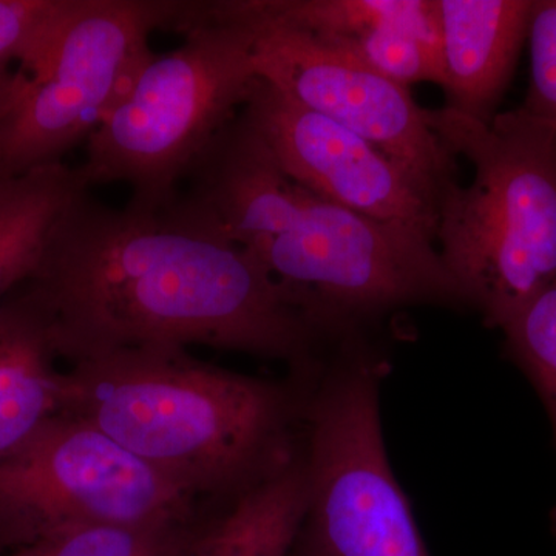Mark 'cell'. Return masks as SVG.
Returning <instances> with one entry per match:
<instances>
[{"label": "cell", "instance_id": "1", "mask_svg": "<svg viewBox=\"0 0 556 556\" xmlns=\"http://www.w3.org/2000/svg\"><path fill=\"white\" fill-rule=\"evenodd\" d=\"M70 365L139 348H217L313 371L334 346L254 255L170 208H65L22 285Z\"/></svg>", "mask_w": 556, "mask_h": 556}, {"label": "cell", "instance_id": "2", "mask_svg": "<svg viewBox=\"0 0 556 556\" xmlns=\"http://www.w3.org/2000/svg\"><path fill=\"white\" fill-rule=\"evenodd\" d=\"M186 179L174 211L247 249L331 338L405 306H466L433 241L300 185L243 115Z\"/></svg>", "mask_w": 556, "mask_h": 556}, {"label": "cell", "instance_id": "3", "mask_svg": "<svg viewBox=\"0 0 556 556\" xmlns=\"http://www.w3.org/2000/svg\"><path fill=\"white\" fill-rule=\"evenodd\" d=\"M79 416L204 506L240 495L300 448L305 390L241 375L179 348H139L70 365Z\"/></svg>", "mask_w": 556, "mask_h": 556}, {"label": "cell", "instance_id": "4", "mask_svg": "<svg viewBox=\"0 0 556 556\" xmlns=\"http://www.w3.org/2000/svg\"><path fill=\"white\" fill-rule=\"evenodd\" d=\"M426 116L475 169L439 203V255L466 306L501 329L556 281V129L522 108L490 124L445 105Z\"/></svg>", "mask_w": 556, "mask_h": 556}, {"label": "cell", "instance_id": "5", "mask_svg": "<svg viewBox=\"0 0 556 556\" xmlns=\"http://www.w3.org/2000/svg\"><path fill=\"white\" fill-rule=\"evenodd\" d=\"M185 42L155 54L87 141V188L123 182L129 206L160 212L208 146L237 118L255 80V31L222 2L190 3Z\"/></svg>", "mask_w": 556, "mask_h": 556}, {"label": "cell", "instance_id": "6", "mask_svg": "<svg viewBox=\"0 0 556 556\" xmlns=\"http://www.w3.org/2000/svg\"><path fill=\"white\" fill-rule=\"evenodd\" d=\"M386 356L364 336L336 348L303 399L305 511L289 556H430L388 460Z\"/></svg>", "mask_w": 556, "mask_h": 556}, {"label": "cell", "instance_id": "7", "mask_svg": "<svg viewBox=\"0 0 556 556\" xmlns=\"http://www.w3.org/2000/svg\"><path fill=\"white\" fill-rule=\"evenodd\" d=\"M181 10L170 0H73L39 53L16 68L0 126L2 177L62 163L89 141L155 56L150 35L175 30Z\"/></svg>", "mask_w": 556, "mask_h": 556}, {"label": "cell", "instance_id": "8", "mask_svg": "<svg viewBox=\"0 0 556 556\" xmlns=\"http://www.w3.org/2000/svg\"><path fill=\"white\" fill-rule=\"evenodd\" d=\"M204 508L72 413L0 459V555L68 530L188 522Z\"/></svg>", "mask_w": 556, "mask_h": 556}, {"label": "cell", "instance_id": "9", "mask_svg": "<svg viewBox=\"0 0 556 556\" xmlns=\"http://www.w3.org/2000/svg\"><path fill=\"white\" fill-rule=\"evenodd\" d=\"M223 9L254 28L258 79L378 148L439 206L457 182L456 156L428 126L409 89L308 33L260 20L241 0H226Z\"/></svg>", "mask_w": 556, "mask_h": 556}, {"label": "cell", "instance_id": "10", "mask_svg": "<svg viewBox=\"0 0 556 556\" xmlns=\"http://www.w3.org/2000/svg\"><path fill=\"white\" fill-rule=\"evenodd\" d=\"M289 177L332 203L437 244L439 206L364 138L255 80L241 109Z\"/></svg>", "mask_w": 556, "mask_h": 556}, {"label": "cell", "instance_id": "11", "mask_svg": "<svg viewBox=\"0 0 556 556\" xmlns=\"http://www.w3.org/2000/svg\"><path fill=\"white\" fill-rule=\"evenodd\" d=\"M445 108L490 124L527 42L533 0H434Z\"/></svg>", "mask_w": 556, "mask_h": 556}, {"label": "cell", "instance_id": "12", "mask_svg": "<svg viewBox=\"0 0 556 556\" xmlns=\"http://www.w3.org/2000/svg\"><path fill=\"white\" fill-rule=\"evenodd\" d=\"M56 358L46 317L21 287L0 305V459L64 413Z\"/></svg>", "mask_w": 556, "mask_h": 556}, {"label": "cell", "instance_id": "13", "mask_svg": "<svg viewBox=\"0 0 556 556\" xmlns=\"http://www.w3.org/2000/svg\"><path fill=\"white\" fill-rule=\"evenodd\" d=\"M305 501L299 448L294 459L276 473L225 503L204 508L175 556H289Z\"/></svg>", "mask_w": 556, "mask_h": 556}, {"label": "cell", "instance_id": "14", "mask_svg": "<svg viewBox=\"0 0 556 556\" xmlns=\"http://www.w3.org/2000/svg\"><path fill=\"white\" fill-rule=\"evenodd\" d=\"M89 190L64 163L0 179V305L30 280L61 215Z\"/></svg>", "mask_w": 556, "mask_h": 556}, {"label": "cell", "instance_id": "15", "mask_svg": "<svg viewBox=\"0 0 556 556\" xmlns=\"http://www.w3.org/2000/svg\"><path fill=\"white\" fill-rule=\"evenodd\" d=\"M260 20L308 33L324 42L376 28H401L441 56L434 0H241Z\"/></svg>", "mask_w": 556, "mask_h": 556}, {"label": "cell", "instance_id": "16", "mask_svg": "<svg viewBox=\"0 0 556 556\" xmlns=\"http://www.w3.org/2000/svg\"><path fill=\"white\" fill-rule=\"evenodd\" d=\"M197 518L188 522L68 530L0 556H175Z\"/></svg>", "mask_w": 556, "mask_h": 556}, {"label": "cell", "instance_id": "17", "mask_svg": "<svg viewBox=\"0 0 556 556\" xmlns=\"http://www.w3.org/2000/svg\"><path fill=\"white\" fill-rule=\"evenodd\" d=\"M501 331L508 357L525 371L540 394L556 442V281L508 320ZM551 522L556 540V506Z\"/></svg>", "mask_w": 556, "mask_h": 556}, {"label": "cell", "instance_id": "18", "mask_svg": "<svg viewBox=\"0 0 556 556\" xmlns=\"http://www.w3.org/2000/svg\"><path fill=\"white\" fill-rule=\"evenodd\" d=\"M325 43L350 54L372 72L405 89L419 83L442 84L441 56L422 40L401 28H376L356 38Z\"/></svg>", "mask_w": 556, "mask_h": 556}, {"label": "cell", "instance_id": "19", "mask_svg": "<svg viewBox=\"0 0 556 556\" xmlns=\"http://www.w3.org/2000/svg\"><path fill=\"white\" fill-rule=\"evenodd\" d=\"M72 5L73 0H0V70L31 61Z\"/></svg>", "mask_w": 556, "mask_h": 556}, {"label": "cell", "instance_id": "20", "mask_svg": "<svg viewBox=\"0 0 556 556\" xmlns=\"http://www.w3.org/2000/svg\"><path fill=\"white\" fill-rule=\"evenodd\" d=\"M527 43L530 80L521 108L556 129V0H533Z\"/></svg>", "mask_w": 556, "mask_h": 556}, {"label": "cell", "instance_id": "21", "mask_svg": "<svg viewBox=\"0 0 556 556\" xmlns=\"http://www.w3.org/2000/svg\"><path fill=\"white\" fill-rule=\"evenodd\" d=\"M16 87V70H0V126L9 115Z\"/></svg>", "mask_w": 556, "mask_h": 556}, {"label": "cell", "instance_id": "22", "mask_svg": "<svg viewBox=\"0 0 556 556\" xmlns=\"http://www.w3.org/2000/svg\"><path fill=\"white\" fill-rule=\"evenodd\" d=\"M0 179H3L2 177H0Z\"/></svg>", "mask_w": 556, "mask_h": 556}]
</instances>
